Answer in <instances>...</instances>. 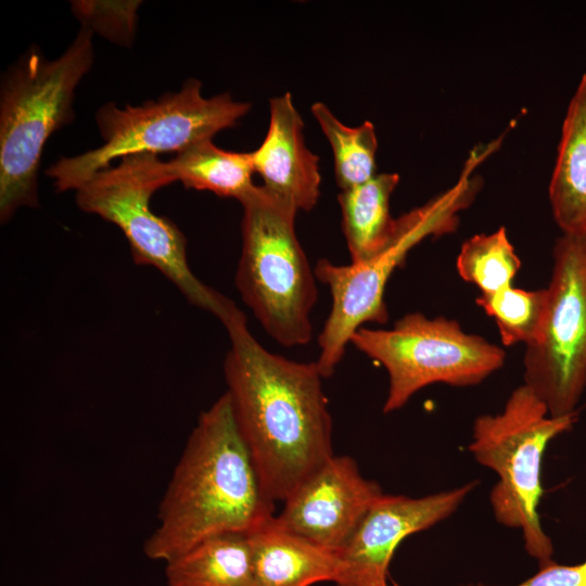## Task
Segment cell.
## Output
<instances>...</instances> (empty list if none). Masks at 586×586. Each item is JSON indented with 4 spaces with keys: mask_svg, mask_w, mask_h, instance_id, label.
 I'll use <instances>...</instances> for the list:
<instances>
[{
    "mask_svg": "<svg viewBox=\"0 0 586 586\" xmlns=\"http://www.w3.org/2000/svg\"><path fill=\"white\" fill-rule=\"evenodd\" d=\"M164 170L170 182L180 181L188 189L205 190L239 202L255 186L251 153L217 148L212 140L194 143L180 151Z\"/></svg>",
    "mask_w": 586,
    "mask_h": 586,
    "instance_id": "ac0fdd59",
    "label": "cell"
},
{
    "mask_svg": "<svg viewBox=\"0 0 586 586\" xmlns=\"http://www.w3.org/2000/svg\"><path fill=\"white\" fill-rule=\"evenodd\" d=\"M250 107L249 103L234 101L227 92L204 98L196 79L187 80L177 92H167L139 106L117 107L107 103L95 116L103 144L60 158L46 174L53 179L59 192L77 191L115 158L142 153H179L234 126Z\"/></svg>",
    "mask_w": 586,
    "mask_h": 586,
    "instance_id": "52a82bcc",
    "label": "cell"
},
{
    "mask_svg": "<svg viewBox=\"0 0 586 586\" xmlns=\"http://www.w3.org/2000/svg\"><path fill=\"white\" fill-rule=\"evenodd\" d=\"M272 517L273 501L262 486L225 392L199 416L143 552L166 563L212 536L250 534Z\"/></svg>",
    "mask_w": 586,
    "mask_h": 586,
    "instance_id": "7a4b0ae2",
    "label": "cell"
},
{
    "mask_svg": "<svg viewBox=\"0 0 586 586\" xmlns=\"http://www.w3.org/2000/svg\"><path fill=\"white\" fill-rule=\"evenodd\" d=\"M475 302L495 320L504 345L524 343L526 346L538 336L547 291H526L511 285L493 295H480Z\"/></svg>",
    "mask_w": 586,
    "mask_h": 586,
    "instance_id": "44dd1931",
    "label": "cell"
},
{
    "mask_svg": "<svg viewBox=\"0 0 586 586\" xmlns=\"http://www.w3.org/2000/svg\"><path fill=\"white\" fill-rule=\"evenodd\" d=\"M270 120L266 137L251 153L254 173L263 187L291 203L310 211L320 195L319 157L305 144L304 123L290 92L269 101Z\"/></svg>",
    "mask_w": 586,
    "mask_h": 586,
    "instance_id": "4fadbf2b",
    "label": "cell"
},
{
    "mask_svg": "<svg viewBox=\"0 0 586 586\" xmlns=\"http://www.w3.org/2000/svg\"><path fill=\"white\" fill-rule=\"evenodd\" d=\"M166 586H253L250 534L212 536L166 562Z\"/></svg>",
    "mask_w": 586,
    "mask_h": 586,
    "instance_id": "e0dca14e",
    "label": "cell"
},
{
    "mask_svg": "<svg viewBox=\"0 0 586 586\" xmlns=\"http://www.w3.org/2000/svg\"><path fill=\"white\" fill-rule=\"evenodd\" d=\"M577 413L550 416L525 384L509 396L504 410L475 419L470 453L498 475L489 500L496 520L523 533L527 553L539 565L551 561L553 547L544 532L538 506L543 496L542 459L551 440L569 431Z\"/></svg>",
    "mask_w": 586,
    "mask_h": 586,
    "instance_id": "5b68a950",
    "label": "cell"
},
{
    "mask_svg": "<svg viewBox=\"0 0 586 586\" xmlns=\"http://www.w3.org/2000/svg\"><path fill=\"white\" fill-rule=\"evenodd\" d=\"M224 375L234 417L262 486L284 501L334 456L332 419L316 362L266 349L238 309L225 322Z\"/></svg>",
    "mask_w": 586,
    "mask_h": 586,
    "instance_id": "6da1fadb",
    "label": "cell"
},
{
    "mask_svg": "<svg viewBox=\"0 0 586 586\" xmlns=\"http://www.w3.org/2000/svg\"><path fill=\"white\" fill-rule=\"evenodd\" d=\"M272 518L250 533L253 586L334 583L340 571L337 553L277 526Z\"/></svg>",
    "mask_w": 586,
    "mask_h": 586,
    "instance_id": "5bb4252c",
    "label": "cell"
},
{
    "mask_svg": "<svg viewBox=\"0 0 586 586\" xmlns=\"http://www.w3.org/2000/svg\"><path fill=\"white\" fill-rule=\"evenodd\" d=\"M351 343L387 372L385 413L433 383L475 385L501 368L506 357L499 346L466 333L456 320L421 313L403 316L391 329L361 327Z\"/></svg>",
    "mask_w": 586,
    "mask_h": 586,
    "instance_id": "9c48e42d",
    "label": "cell"
},
{
    "mask_svg": "<svg viewBox=\"0 0 586 586\" xmlns=\"http://www.w3.org/2000/svg\"><path fill=\"white\" fill-rule=\"evenodd\" d=\"M242 250L235 286L267 334L284 347L313 337L316 276L295 232L297 209L263 186L240 201Z\"/></svg>",
    "mask_w": 586,
    "mask_h": 586,
    "instance_id": "277c9868",
    "label": "cell"
},
{
    "mask_svg": "<svg viewBox=\"0 0 586 586\" xmlns=\"http://www.w3.org/2000/svg\"><path fill=\"white\" fill-rule=\"evenodd\" d=\"M474 486L419 498L381 494L337 553L335 586H388L390 563L402 542L453 514Z\"/></svg>",
    "mask_w": 586,
    "mask_h": 586,
    "instance_id": "8fae6325",
    "label": "cell"
},
{
    "mask_svg": "<svg viewBox=\"0 0 586 586\" xmlns=\"http://www.w3.org/2000/svg\"><path fill=\"white\" fill-rule=\"evenodd\" d=\"M471 198V188L463 183L400 216L394 241L367 262L349 265H335L327 258L317 262L316 279L329 288L332 298L318 337L319 356L315 361L324 379L334 373L358 329L368 322L387 321L385 288L393 272L405 264L410 250L429 235L453 231L458 220L456 213Z\"/></svg>",
    "mask_w": 586,
    "mask_h": 586,
    "instance_id": "ba28073f",
    "label": "cell"
},
{
    "mask_svg": "<svg viewBox=\"0 0 586 586\" xmlns=\"http://www.w3.org/2000/svg\"><path fill=\"white\" fill-rule=\"evenodd\" d=\"M398 181L397 174H380L339 194L352 264L369 260L394 241L398 219L391 216L390 199Z\"/></svg>",
    "mask_w": 586,
    "mask_h": 586,
    "instance_id": "2e32d148",
    "label": "cell"
},
{
    "mask_svg": "<svg viewBox=\"0 0 586 586\" xmlns=\"http://www.w3.org/2000/svg\"><path fill=\"white\" fill-rule=\"evenodd\" d=\"M311 113L332 148L335 180L341 190L373 178L378 148L373 124L367 120L357 127H348L322 102L314 103Z\"/></svg>",
    "mask_w": 586,
    "mask_h": 586,
    "instance_id": "d6986e66",
    "label": "cell"
},
{
    "mask_svg": "<svg viewBox=\"0 0 586 586\" xmlns=\"http://www.w3.org/2000/svg\"><path fill=\"white\" fill-rule=\"evenodd\" d=\"M93 33L81 26L55 60L29 49L3 75L0 90V220L37 207L38 169L50 136L74 119L76 87L93 63Z\"/></svg>",
    "mask_w": 586,
    "mask_h": 586,
    "instance_id": "3957f363",
    "label": "cell"
},
{
    "mask_svg": "<svg viewBox=\"0 0 586 586\" xmlns=\"http://www.w3.org/2000/svg\"><path fill=\"white\" fill-rule=\"evenodd\" d=\"M549 199L553 218L563 233L586 230V73L563 120Z\"/></svg>",
    "mask_w": 586,
    "mask_h": 586,
    "instance_id": "9a60e30c",
    "label": "cell"
},
{
    "mask_svg": "<svg viewBox=\"0 0 586 586\" xmlns=\"http://www.w3.org/2000/svg\"><path fill=\"white\" fill-rule=\"evenodd\" d=\"M537 339L526 345L524 384L550 416L575 413L586 387V230L557 239Z\"/></svg>",
    "mask_w": 586,
    "mask_h": 586,
    "instance_id": "30bf717a",
    "label": "cell"
},
{
    "mask_svg": "<svg viewBox=\"0 0 586 586\" xmlns=\"http://www.w3.org/2000/svg\"><path fill=\"white\" fill-rule=\"evenodd\" d=\"M381 494L380 485L364 477L353 458L334 455L283 501L272 521L339 553Z\"/></svg>",
    "mask_w": 586,
    "mask_h": 586,
    "instance_id": "7c38bea8",
    "label": "cell"
},
{
    "mask_svg": "<svg viewBox=\"0 0 586 586\" xmlns=\"http://www.w3.org/2000/svg\"><path fill=\"white\" fill-rule=\"evenodd\" d=\"M140 1H74L73 13L81 26L127 46L133 40Z\"/></svg>",
    "mask_w": 586,
    "mask_h": 586,
    "instance_id": "7402d4cb",
    "label": "cell"
},
{
    "mask_svg": "<svg viewBox=\"0 0 586 586\" xmlns=\"http://www.w3.org/2000/svg\"><path fill=\"white\" fill-rule=\"evenodd\" d=\"M170 183L157 155L133 154L95 173L76 191V203L122 230L137 265L157 269L189 303L224 323L238 307L193 273L183 233L150 207L153 193Z\"/></svg>",
    "mask_w": 586,
    "mask_h": 586,
    "instance_id": "8992f818",
    "label": "cell"
},
{
    "mask_svg": "<svg viewBox=\"0 0 586 586\" xmlns=\"http://www.w3.org/2000/svg\"><path fill=\"white\" fill-rule=\"evenodd\" d=\"M393 586L399 585L393 583ZM513 586H586V560L575 565H562L551 560L540 564L539 571L532 577Z\"/></svg>",
    "mask_w": 586,
    "mask_h": 586,
    "instance_id": "603a6c76",
    "label": "cell"
},
{
    "mask_svg": "<svg viewBox=\"0 0 586 586\" xmlns=\"http://www.w3.org/2000/svg\"><path fill=\"white\" fill-rule=\"evenodd\" d=\"M456 267L464 281L476 285L480 295L487 296L512 285L521 260L502 227L468 239L461 246Z\"/></svg>",
    "mask_w": 586,
    "mask_h": 586,
    "instance_id": "ffe728a7",
    "label": "cell"
}]
</instances>
